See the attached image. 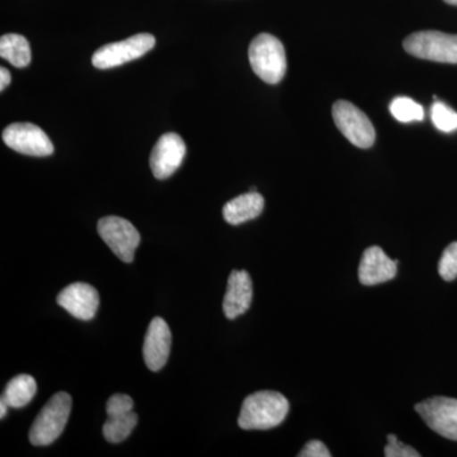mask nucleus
Listing matches in <instances>:
<instances>
[{
    "mask_svg": "<svg viewBox=\"0 0 457 457\" xmlns=\"http://www.w3.org/2000/svg\"><path fill=\"white\" fill-rule=\"evenodd\" d=\"M288 411L290 404L282 394L263 390L246 396L240 409L237 425L245 431H266L281 425Z\"/></svg>",
    "mask_w": 457,
    "mask_h": 457,
    "instance_id": "1",
    "label": "nucleus"
},
{
    "mask_svg": "<svg viewBox=\"0 0 457 457\" xmlns=\"http://www.w3.org/2000/svg\"><path fill=\"white\" fill-rule=\"evenodd\" d=\"M249 62L257 77L267 84H278L284 79L287 60L284 45L270 33H261L252 41L248 50Z\"/></svg>",
    "mask_w": 457,
    "mask_h": 457,
    "instance_id": "2",
    "label": "nucleus"
},
{
    "mask_svg": "<svg viewBox=\"0 0 457 457\" xmlns=\"http://www.w3.org/2000/svg\"><path fill=\"white\" fill-rule=\"evenodd\" d=\"M71 396L64 392L55 394L46 403L29 429L33 446H47L60 437L71 416Z\"/></svg>",
    "mask_w": 457,
    "mask_h": 457,
    "instance_id": "3",
    "label": "nucleus"
},
{
    "mask_svg": "<svg viewBox=\"0 0 457 457\" xmlns=\"http://www.w3.org/2000/svg\"><path fill=\"white\" fill-rule=\"evenodd\" d=\"M409 55L429 62L457 64V35L440 31L411 33L403 42Z\"/></svg>",
    "mask_w": 457,
    "mask_h": 457,
    "instance_id": "4",
    "label": "nucleus"
},
{
    "mask_svg": "<svg viewBox=\"0 0 457 457\" xmlns=\"http://www.w3.org/2000/svg\"><path fill=\"white\" fill-rule=\"evenodd\" d=\"M333 119L338 130L352 145L369 149L375 144L374 125L368 116L348 101H337L333 104Z\"/></svg>",
    "mask_w": 457,
    "mask_h": 457,
    "instance_id": "5",
    "label": "nucleus"
},
{
    "mask_svg": "<svg viewBox=\"0 0 457 457\" xmlns=\"http://www.w3.org/2000/svg\"><path fill=\"white\" fill-rule=\"evenodd\" d=\"M155 37L150 33H139L126 40L112 42L93 54L92 62L97 69H112L139 59L154 49Z\"/></svg>",
    "mask_w": 457,
    "mask_h": 457,
    "instance_id": "6",
    "label": "nucleus"
},
{
    "mask_svg": "<svg viewBox=\"0 0 457 457\" xmlns=\"http://www.w3.org/2000/svg\"><path fill=\"white\" fill-rule=\"evenodd\" d=\"M97 228L99 236L120 260L125 263L134 261L140 234L130 221L119 216H106L98 221Z\"/></svg>",
    "mask_w": 457,
    "mask_h": 457,
    "instance_id": "7",
    "label": "nucleus"
},
{
    "mask_svg": "<svg viewBox=\"0 0 457 457\" xmlns=\"http://www.w3.org/2000/svg\"><path fill=\"white\" fill-rule=\"evenodd\" d=\"M414 409L432 431L457 441V399L435 396L418 403Z\"/></svg>",
    "mask_w": 457,
    "mask_h": 457,
    "instance_id": "8",
    "label": "nucleus"
},
{
    "mask_svg": "<svg viewBox=\"0 0 457 457\" xmlns=\"http://www.w3.org/2000/svg\"><path fill=\"white\" fill-rule=\"evenodd\" d=\"M3 141L21 154L47 156L54 153V145L46 132L33 123H12L3 131Z\"/></svg>",
    "mask_w": 457,
    "mask_h": 457,
    "instance_id": "9",
    "label": "nucleus"
},
{
    "mask_svg": "<svg viewBox=\"0 0 457 457\" xmlns=\"http://www.w3.org/2000/svg\"><path fill=\"white\" fill-rule=\"evenodd\" d=\"M187 149H186L185 141L179 135L174 132L162 135L150 155V168L155 179H170L182 164Z\"/></svg>",
    "mask_w": 457,
    "mask_h": 457,
    "instance_id": "10",
    "label": "nucleus"
},
{
    "mask_svg": "<svg viewBox=\"0 0 457 457\" xmlns=\"http://www.w3.org/2000/svg\"><path fill=\"white\" fill-rule=\"evenodd\" d=\"M62 308L80 320H90L97 314L99 295L93 286L77 282L69 285L56 299Z\"/></svg>",
    "mask_w": 457,
    "mask_h": 457,
    "instance_id": "11",
    "label": "nucleus"
},
{
    "mask_svg": "<svg viewBox=\"0 0 457 457\" xmlns=\"http://www.w3.org/2000/svg\"><path fill=\"white\" fill-rule=\"evenodd\" d=\"M171 333L170 327L162 318H154L147 328L144 342V361L147 369L159 371L170 359Z\"/></svg>",
    "mask_w": 457,
    "mask_h": 457,
    "instance_id": "12",
    "label": "nucleus"
},
{
    "mask_svg": "<svg viewBox=\"0 0 457 457\" xmlns=\"http://www.w3.org/2000/svg\"><path fill=\"white\" fill-rule=\"evenodd\" d=\"M398 261L385 254L380 246H370L363 252L359 267L360 282L365 286L384 284L395 278L398 272Z\"/></svg>",
    "mask_w": 457,
    "mask_h": 457,
    "instance_id": "13",
    "label": "nucleus"
},
{
    "mask_svg": "<svg viewBox=\"0 0 457 457\" xmlns=\"http://www.w3.org/2000/svg\"><path fill=\"white\" fill-rule=\"evenodd\" d=\"M253 299V284L246 270H236L228 279L227 294L222 302L225 317L233 320L251 308Z\"/></svg>",
    "mask_w": 457,
    "mask_h": 457,
    "instance_id": "14",
    "label": "nucleus"
},
{
    "mask_svg": "<svg viewBox=\"0 0 457 457\" xmlns=\"http://www.w3.org/2000/svg\"><path fill=\"white\" fill-rule=\"evenodd\" d=\"M264 198L258 192H248L228 201L222 209L225 221L230 225H240L253 220L263 212Z\"/></svg>",
    "mask_w": 457,
    "mask_h": 457,
    "instance_id": "15",
    "label": "nucleus"
},
{
    "mask_svg": "<svg viewBox=\"0 0 457 457\" xmlns=\"http://www.w3.org/2000/svg\"><path fill=\"white\" fill-rule=\"evenodd\" d=\"M37 393V384L31 375H18L5 386L2 398L11 408H22L29 404Z\"/></svg>",
    "mask_w": 457,
    "mask_h": 457,
    "instance_id": "16",
    "label": "nucleus"
},
{
    "mask_svg": "<svg viewBox=\"0 0 457 457\" xmlns=\"http://www.w3.org/2000/svg\"><path fill=\"white\" fill-rule=\"evenodd\" d=\"M0 56L16 68H26L31 62V47L23 36L8 33L0 38Z\"/></svg>",
    "mask_w": 457,
    "mask_h": 457,
    "instance_id": "17",
    "label": "nucleus"
},
{
    "mask_svg": "<svg viewBox=\"0 0 457 457\" xmlns=\"http://www.w3.org/2000/svg\"><path fill=\"white\" fill-rule=\"evenodd\" d=\"M137 425V414L134 411L121 416L108 417L104 426V438L111 444L125 441Z\"/></svg>",
    "mask_w": 457,
    "mask_h": 457,
    "instance_id": "18",
    "label": "nucleus"
},
{
    "mask_svg": "<svg viewBox=\"0 0 457 457\" xmlns=\"http://www.w3.org/2000/svg\"><path fill=\"white\" fill-rule=\"evenodd\" d=\"M390 112L399 122L422 121L425 119V110L416 101L408 97L394 99L390 104Z\"/></svg>",
    "mask_w": 457,
    "mask_h": 457,
    "instance_id": "19",
    "label": "nucleus"
},
{
    "mask_svg": "<svg viewBox=\"0 0 457 457\" xmlns=\"http://www.w3.org/2000/svg\"><path fill=\"white\" fill-rule=\"evenodd\" d=\"M432 121L442 132L457 130V113L441 102H436L431 108Z\"/></svg>",
    "mask_w": 457,
    "mask_h": 457,
    "instance_id": "20",
    "label": "nucleus"
},
{
    "mask_svg": "<svg viewBox=\"0 0 457 457\" xmlns=\"http://www.w3.org/2000/svg\"><path fill=\"white\" fill-rule=\"evenodd\" d=\"M438 273L445 281H453L457 278V242L451 243L438 263Z\"/></svg>",
    "mask_w": 457,
    "mask_h": 457,
    "instance_id": "21",
    "label": "nucleus"
},
{
    "mask_svg": "<svg viewBox=\"0 0 457 457\" xmlns=\"http://www.w3.org/2000/svg\"><path fill=\"white\" fill-rule=\"evenodd\" d=\"M132 409H134V400L131 399V396L125 395V394H114L108 399L106 404L108 417L130 413Z\"/></svg>",
    "mask_w": 457,
    "mask_h": 457,
    "instance_id": "22",
    "label": "nucleus"
},
{
    "mask_svg": "<svg viewBox=\"0 0 457 457\" xmlns=\"http://www.w3.org/2000/svg\"><path fill=\"white\" fill-rule=\"evenodd\" d=\"M385 456L386 457H420L413 447L403 444L395 435H387V445L384 449Z\"/></svg>",
    "mask_w": 457,
    "mask_h": 457,
    "instance_id": "23",
    "label": "nucleus"
},
{
    "mask_svg": "<svg viewBox=\"0 0 457 457\" xmlns=\"http://www.w3.org/2000/svg\"><path fill=\"white\" fill-rule=\"evenodd\" d=\"M299 457H330L332 453L327 449L326 445L321 441L312 440L303 446L300 451Z\"/></svg>",
    "mask_w": 457,
    "mask_h": 457,
    "instance_id": "24",
    "label": "nucleus"
},
{
    "mask_svg": "<svg viewBox=\"0 0 457 457\" xmlns=\"http://www.w3.org/2000/svg\"><path fill=\"white\" fill-rule=\"evenodd\" d=\"M11 83V73H9L8 69L2 68L0 69V90H4Z\"/></svg>",
    "mask_w": 457,
    "mask_h": 457,
    "instance_id": "25",
    "label": "nucleus"
},
{
    "mask_svg": "<svg viewBox=\"0 0 457 457\" xmlns=\"http://www.w3.org/2000/svg\"><path fill=\"white\" fill-rule=\"evenodd\" d=\"M0 407H2V411H0V417L4 418L5 416H7L9 405L7 404V402H5V400L3 398L2 402H0Z\"/></svg>",
    "mask_w": 457,
    "mask_h": 457,
    "instance_id": "26",
    "label": "nucleus"
},
{
    "mask_svg": "<svg viewBox=\"0 0 457 457\" xmlns=\"http://www.w3.org/2000/svg\"><path fill=\"white\" fill-rule=\"evenodd\" d=\"M445 2H446L447 4L457 5V0H445Z\"/></svg>",
    "mask_w": 457,
    "mask_h": 457,
    "instance_id": "27",
    "label": "nucleus"
}]
</instances>
